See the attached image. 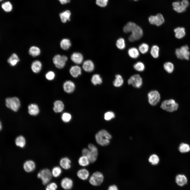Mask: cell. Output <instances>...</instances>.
Returning a JSON list of instances; mask_svg holds the SVG:
<instances>
[{"label":"cell","mask_w":190,"mask_h":190,"mask_svg":"<svg viewBox=\"0 0 190 190\" xmlns=\"http://www.w3.org/2000/svg\"><path fill=\"white\" fill-rule=\"evenodd\" d=\"M95 138L98 144L101 146H104L110 144L112 136L106 130L102 129L96 134Z\"/></svg>","instance_id":"obj_1"},{"label":"cell","mask_w":190,"mask_h":190,"mask_svg":"<svg viewBox=\"0 0 190 190\" xmlns=\"http://www.w3.org/2000/svg\"><path fill=\"white\" fill-rule=\"evenodd\" d=\"M178 107V103L173 99L164 100L162 102L160 105L161 108L169 112L177 110Z\"/></svg>","instance_id":"obj_2"},{"label":"cell","mask_w":190,"mask_h":190,"mask_svg":"<svg viewBox=\"0 0 190 190\" xmlns=\"http://www.w3.org/2000/svg\"><path fill=\"white\" fill-rule=\"evenodd\" d=\"M52 176L51 171L47 168L41 170L37 175L38 178L41 179L44 185L48 184L51 179Z\"/></svg>","instance_id":"obj_3"},{"label":"cell","mask_w":190,"mask_h":190,"mask_svg":"<svg viewBox=\"0 0 190 190\" xmlns=\"http://www.w3.org/2000/svg\"><path fill=\"white\" fill-rule=\"evenodd\" d=\"M5 102L6 107L14 112H16L18 110L20 105L19 99L15 97L7 98Z\"/></svg>","instance_id":"obj_4"},{"label":"cell","mask_w":190,"mask_h":190,"mask_svg":"<svg viewBox=\"0 0 190 190\" xmlns=\"http://www.w3.org/2000/svg\"><path fill=\"white\" fill-rule=\"evenodd\" d=\"M103 174L99 171L93 173L89 178V182L92 185L97 186L100 185L104 180Z\"/></svg>","instance_id":"obj_5"},{"label":"cell","mask_w":190,"mask_h":190,"mask_svg":"<svg viewBox=\"0 0 190 190\" xmlns=\"http://www.w3.org/2000/svg\"><path fill=\"white\" fill-rule=\"evenodd\" d=\"M189 49L187 45L182 46L180 48L176 49L175 53L177 57L182 59L188 60L190 55Z\"/></svg>","instance_id":"obj_6"},{"label":"cell","mask_w":190,"mask_h":190,"mask_svg":"<svg viewBox=\"0 0 190 190\" xmlns=\"http://www.w3.org/2000/svg\"><path fill=\"white\" fill-rule=\"evenodd\" d=\"M131 34L129 37V40L131 42L140 39L143 35L142 29L139 26H137L132 30Z\"/></svg>","instance_id":"obj_7"},{"label":"cell","mask_w":190,"mask_h":190,"mask_svg":"<svg viewBox=\"0 0 190 190\" xmlns=\"http://www.w3.org/2000/svg\"><path fill=\"white\" fill-rule=\"evenodd\" d=\"M67 60L68 58L66 56H61L59 54L56 55L53 58V62L55 66L59 69H62L64 67Z\"/></svg>","instance_id":"obj_8"},{"label":"cell","mask_w":190,"mask_h":190,"mask_svg":"<svg viewBox=\"0 0 190 190\" xmlns=\"http://www.w3.org/2000/svg\"><path fill=\"white\" fill-rule=\"evenodd\" d=\"M148 97L149 103L151 105L155 106L159 101L160 98V95L156 90H152L148 93Z\"/></svg>","instance_id":"obj_9"},{"label":"cell","mask_w":190,"mask_h":190,"mask_svg":"<svg viewBox=\"0 0 190 190\" xmlns=\"http://www.w3.org/2000/svg\"><path fill=\"white\" fill-rule=\"evenodd\" d=\"M127 83L129 85H131L133 87L140 88L142 84V80L139 74H135L131 76L128 79Z\"/></svg>","instance_id":"obj_10"},{"label":"cell","mask_w":190,"mask_h":190,"mask_svg":"<svg viewBox=\"0 0 190 190\" xmlns=\"http://www.w3.org/2000/svg\"><path fill=\"white\" fill-rule=\"evenodd\" d=\"M150 23L159 26L162 24L164 22V19L162 14L158 13L155 16H151L149 18Z\"/></svg>","instance_id":"obj_11"},{"label":"cell","mask_w":190,"mask_h":190,"mask_svg":"<svg viewBox=\"0 0 190 190\" xmlns=\"http://www.w3.org/2000/svg\"><path fill=\"white\" fill-rule=\"evenodd\" d=\"M61 186L62 188L65 190L71 189L73 186V182L72 180L68 177H65L61 181Z\"/></svg>","instance_id":"obj_12"},{"label":"cell","mask_w":190,"mask_h":190,"mask_svg":"<svg viewBox=\"0 0 190 190\" xmlns=\"http://www.w3.org/2000/svg\"><path fill=\"white\" fill-rule=\"evenodd\" d=\"M23 169L27 173L33 171L36 168L35 162L32 160H28L26 161L23 164Z\"/></svg>","instance_id":"obj_13"},{"label":"cell","mask_w":190,"mask_h":190,"mask_svg":"<svg viewBox=\"0 0 190 190\" xmlns=\"http://www.w3.org/2000/svg\"><path fill=\"white\" fill-rule=\"evenodd\" d=\"M88 148L89 149L92 157V163L95 162L97 160L98 155V150L97 147L93 144L89 143L88 144Z\"/></svg>","instance_id":"obj_14"},{"label":"cell","mask_w":190,"mask_h":190,"mask_svg":"<svg viewBox=\"0 0 190 190\" xmlns=\"http://www.w3.org/2000/svg\"><path fill=\"white\" fill-rule=\"evenodd\" d=\"M71 161L67 157H64L61 159L59 161V164L61 168L65 169H69L71 167Z\"/></svg>","instance_id":"obj_15"},{"label":"cell","mask_w":190,"mask_h":190,"mask_svg":"<svg viewBox=\"0 0 190 190\" xmlns=\"http://www.w3.org/2000/svg\"><path fill=\"white\" fill-rule=\"evenodd\" d=\"M63 87L64 90L65 92L71 93L74 91L75 86L73 82L70 80H68L64 83Z\"/></svg>","instance_id":"obj_16"},{"label":"cell","mask_w":190,"mask_h":190,"mask_svg":"<svg viewBox=\"0 0 190 190\" xmlns=\"http://www.w3.org/2000/svg\"><path fill=\"white\" fill-rule=\"evenodd\" d=\"M82 67L86 72H91L94 70V66L93 63L91 60H87L83 62Z\"/></svg>","instance_id":"obj_17"},{"label":"cell","mask_w":190,"mask_h":190,"mask_svg":"<svg viewBox=\"0 0 190 190\" xmlns=\"http://www.w3.org/2000/svg\"><path fill=\"white\" fill-rule=\"evenodd\" d=\"M71 59L74 63L77 64H81L83 60V58L82 54L80 53H73L71 55Z\"/></svg>","instance_id":"obj_18"},{"label":"cell","mask_w":190,"mask_h":190,"mask_svg":"<svg viewBox=\"0 0 190 190\" xmlns=\"http://www.w3.org/2000/svg\"><path fill=\"white\" fill-rule=\"evenodd\" d=\"M89 175V171L86 169L82 168L79 169L77 173V175L80 179L85 180L88 178Z\"/></svg>","instance_id":"obj_19"},{"label":"cell","mask_w":190,"mask_h":190,"mask_svg":"<svg viewBox=\"0 0 190 190\" xmlns=\"http://www.w3.org/2000/svg\"><path fill=\"white\" fill-rule=\"evenodd\" d=\"M71 13L68 10L63 11L59 14V16L61 21L63 23H66L67 21H70Z\"/></svg>","instance_id":"obj_20"},{"label":"cell","mask_w":190,"mask_h":190,"mask_svg":"<svg viewBox=\"0 0 190 190\" xmlns=\"http://www.w3.org/2000/svg\"><path fill=\"white\" fill-rule=\"evenodd\" d=\"M28 112L31 115L35 116L37 115L39 112L38 106L35 104H32L28 107Z\"/></svg>","instance_id":"obj_21"},{"label":"cell","mask_w":190,"mask_h":190,"mask_svg":"<svg viewBox=\"0 0 190 190\" xmlns=\"http://www.w3.org/2000/svg\"><path fill=\"white\" fill-rule=\"evenodd\" d=\"M16 145L20 148H23L26 145V141L25 137L22 135L17 137L15 140Z\"/></svg>","instance_id":"obj_22"},{"label":"cell","mask_w":190,"mask_h":190,"mask_svg":"<svg viewBox=\"0 0 190 190\" xmlns=\"http://www.w3.org/2000/svg\"><path fill=\"white\" fill-rule=\"evenodd\" d=\"M70 73L73 77H77L81 74V68L80 67L77 65L73 66L70 69Z\"/></svg>","instance_id":"obj_23"},{"label":"cell","mask_w":190,"mask_h":190,"mask_svg":"<svg viewBox=\"0 0 190 190\" xmlns=\"http://www.w3.org/2000/svg\"><path fill=\"white\" fill-rule=\"evenodd\" d=\"M53 110L56 113H59L61 112L64 110V105L63 102L61 101L57 100L54 102Z\"/></svg>","instance_id":"obj_24"},{"label":"cell","mask_w":190,"mask_h":190,"mask_svg":"<svg viewBox=\"0 0 190 190\" xmlns=\"http://www.w3.org/2000/svg\"><path fill=\"white\" fill-rule=\"evenodd\" d=\"M187 179L186 176L183 174H179L175 178V181L177 184L180 186H183L187 182Z\"/></svg>","instance_id":"obj_25"},{"label":"cell","mask_w":190,"mask_h":190,"mask_svg":"<svg viewBox=\"0 0 190 190\" xmlns=\"http://www.w3.org/2000/svg\"><path fill=\"white\" fill-rule=\"evenodd\" d=\"M172 5L174 10L178 13L183 12L186 10V8L182 6L180 1H176L173 2Z\"/></svg>","instance_id":"obj_26"},{"label":"cell","mask_w":190,"mask_h":190,"mask_svg":"<svg viewBox=\"0 0 190 190\" xmlns=\"http://www.w3.org/2000/svg\"><path fill=\"white\" fill-rule=\"evenodd\" d=\"M41 68V63L39 60H35L33 61L31 66L32 70L35 73H38L39 72Z\"/></svg>","instance_id":"obj_27"},{"label":"cell","mask_w":190,"mask_h":190,"mask_svg":"<svg viewBox=\"0 0 190 190\" xmlns=\"http://www.w3.org/2000/svg\"><path fill=\"white\" fill-rule=\"evenodd\" d=\"M78 163L80 166L85 167L89 165L91 163L89 159L87 157L82 155L79 158Z\"/></svg>","instance_id":"obj_28"},{"label":"cell","mask_w":190,"mask_h":190,"mask_svg":"<svg viewBox=\"0 0 190 190\" xmlns=\"http://www.w3.org/2000/svg\"><path fill=\"white\" fill-rule=\"evenodd\" d=\"M175 37L178 39L183 38L185 35V29L184 27H178L174 30Z\"/></svg>","instance_id":"obj_29"},{"label":"cell","mask_w":190,"mask_h":190,"mask_svg":"<svg viewBox=\"0 0 190 190\" xmlns=\"http://www.w3.org/2000/svg\"><path fill=\"white\" fill-rule=\"evenodd\" d=\"M129 56L133 59L137 58L139 55V50L135 47H132L130 48L128 51Z\"/></svg>","instance_id":"obj_30"},{"label":"cell","mask_w":190,"mask_h":190,"mask_svg":"<svg viewBox=\"0 0 190 190\" xmlns=\"http://www.w3.org/2000/svg\"><path fill=\"white\" fill-rule=\"evenodd\" d=\"M137 25L132 22L127 23L124 27L123 30L126 33L131 32L132 30L137 26Z\"/></svg>","instance_id":"obj_31"},{"label":"cell","mask_w":190,"mask_h":190,"mask_svg":"<svg viewBox=\"0 0 190 190\" xmlns=\"http://www.w3.org/2000/svg\"><path fill=\"white\" fill-rule=\"evenodd\" d=\"M20 61L17 55L15 53L13 54L7 60L8 62L12 66L15 65Z\"/></svg>","instance_id":"obj_32"},{"label":"cell","mask_w":190,"mask_h":190,"mask_svg":"<svg viewBox=\"0 0 190 190\" xmlns=\"http://www.w3.org/2000/svg\"><path fill=\"white\" fill-rule=\"evenodd\" d=\"M124 83V80L122 76L120 74H117L115 76V78L113 82V84L116 87L121 86Z\"/></svg>","instance_id":"obj_33"},{"label":"cell","mask_w":190,"mask_h":190,"mask_svg":"<svg viewBox=\"0 0 190 190\" xmlns=\"http://www.w3.org/2000/svg\"><path fill=\"white\" fill-rule=\"evenodd\" d=\"M71 43L69 40L67 39H64L62 40L60 43L61 48L64 50L68 49L70 47Z\"/></svg>","instance_id":"obj_34"},{"label":"cell","mask_w":190,"mask_h":190,"mask_svg":"<svg viewBox=\"0 0 190 190\" xmlns=\"http://www.w3.org/2000/svg\"><path fill=\"white\" fill-rule=\"evenodd\" d=\"M62 172L61 167L58 166L54 167L51 171L52 176L55 178L59 177L61 175Z\"/></svg>","instance_id":"obj_35"},{"label":"cell","mask_w":190,"mask_h":190,"mask_svg":"<svg viewBox=\"0 0 190 190\" xmlns=\"http://www.w3.org/2000/svg\"><path fill=\"white\" fill-rule=\"evenodd\" d=\"M91 82L93 84L96 85L101 84L102 83V79L99 75L95 74L92 76Z\"/></svg>","instance_id":"obj_36"},{"label":"cell","mask_w":190,"mask_h":190,"mask_svg":"<svg viewBox=\"0 0 190 190\" xmlns=\"http://www.w3.org/2000/svg\"><path fill=\"white\" fill-rule=\"evenodd\" d=\"M29 53L30 55L33 57H35L39 55L40 53V49L35 46L31 47L29 50Z\"/></svg>","instance_id":"obj_37"},{"label":"cell","mask_w":190,"mask_h":190,"mask_svg":"<svg viewBox=\"0 0 190 190\" xmlns=\"http://www.w3.org/2000/svg\"><path fill=\"white\" fill-rule=\"evenodd\" d=\"M1 7L6 12H11L13 8L12 5L9 1L5 2L2 4Z\"/></svg>","instance_id":"obj_38"},{"label":"cell","mask_w":190,"mask_h":190,"mask_svg":"<svg viewBox=\"0 0 190 190\" xmlns=\"http://www.w3.org/2000/svg\"><path fill=\"white\" fill-rule=\"evenodd\" d=\"M159 48L156 45L153 46L151 49L150 54L151 56L154 58H158L159 55Z\"/></svg>","instance_id":"obj_39"},{"label":"cell","mask_w":190,"mask_h":190,"mask_svg":"<svg viewBox=\"0 0 190 190\" xmlns=\"http://www.w3.org/2000/svg\"><path fill=\"white\" fill-rule=\"evenodd\" d=\"M179 150L182 153L187 152L190 151V146L187 144L182 143L179 146Z\"/></svg>","instance_id":"obj_40"},{"label":"cell","mask_w":190,"mask_h":190,"mask_svg":"<svg viewBox=\"0 0 190 190\" xmlns=\"http://www.w3.org/2000/svg\"><path fill=\"white\" fill-rule=\"evenodd\" d=\"M116 45L117 47L119 49L122 50L125 47V40L122 38H120L117 41Z\"/></svg>","instance_id":"obj_41"},{"label":"cell","mask_w":190,"mask_h":190,"mask_svg":"<svg viewBox=\"0 0 190 190\" xmlns=\"http://www.w3.org/2000/svg\"><path fill=\"white\" fill-rule=\"evenodd\" d=\"M134 69L137 71L142 72L145 68V66L143 63L141 61H138L133 66Z\"/></svg>","instance_id":"obj_42"},{"label":"cell","mask_w":190,"mask_h":190,"mask_svg":"<svg viewBox=\"0 0 190 190\" xmlns=\"http://www.w3.org/2000/svg\"><path fill=\"white\" fill-rule=\"evenodd\" d=\"M164 67L165 70L169 73L172 72L174 69L173 64L170 62L165 63L164 65Z\"/></svg>","instance_id":"obj_43"},{"label":"cell","mask_w":190,"mask_h":190,"mask_svg":"<svg viewBox=\"0 0 190 190\" xmlns=\"http://www.w3.org/2000/svg\"><path fill=\"white\" fill-rule=\"evenodd\" d=\"M149 49L148 45L145 43H143L140 45L139 47V50L142 54H144L148 52Z\"/></svg>","instance_id":"obj_44"},{"label":"cell","mask_w":190,"mask_h":190,"mask_svg":"<svg viewBox=\"0 0 190 190\" xmlns=\"http://www.w3.org/2000/svg\"><path fill=\"white\" fill-rule=\"evenodd\" d=\"M82 155L87 157L89 159L90 163H92V157L90 151L88 148H84L82 150Z\"/></svg>","instance_id":"obj_45"},{"label":"cell","mask_w":190,"mask_h":190,"mask_svg":"<svg viewBox=\"0 0 190 190\" xmlns=\"http://www.w3.org/2000/svg\"><path fill=\"white\" fill-rule=\"evenodd\" d=\"M149 161L152 164L156 165L159 162V158L157 155L154 154L150 157Z\"/></svg>","instance_id":"obj_46"},{"label":"cell","mask_w":190,"mask_h":190,"mask_svg":"<svg viewBox=\"0 0 190 190\" xmlns=\"http://www.w3.org/2000/svg\"><path fill=\"white\" fill-rule=\"evenodd\" d=\"M62 121L65 123L69 122L71 120L72 116L69 113L65 112L63 114L61 117Z\"/></svg>","instance_id":"obj_47"},{"label":"cell","mask_w":190,"mask_h":190,"mask_svg":"<svg viewBox=\"0 0 190 190\" xmlns=\"http://www.w3.org/2000/svg\"><path fill=\"white\" fill-rule=\"evenodd\" d=\"M114 113L111 111L107 112L104 114V119L106 121H109L115 117Z\"/></svg>","instance_id":"obj_48"},{"label":"cell","mask_w":190,"mask_h":190,"mask_svg":"<svg viewBox=\"0 0 190 190\" xmlns=\"http://www.w3.org/2000/svg\"><path fill=\"white\" fill-rule=\"evenodd\" d=\"M58 186L55 182H52L48 184L47 185L45 190H56Z\"/></svg>","instance_id":"obj_49"},{"label":"cell","mask_w":190,"mask_h":190,"mask_svg":"<svg viewBox=\"0 0 190 190\" xmlns=\"http://www.w3.org/2000/svg\"><path fill=\"white\" fill-rule=\"evenodd\" d=\"M108 1V0H96V3L99 6L104 7L107 6Z\"/></svg>","instance_id":"obj_50"},{"label":"cell","mask_w":190,"mask_h":190,"mask_svg":"<svg viewBox=\"0 0 190 190\" xmlns=\"http://www.w3.org/2000/svg\"><path fill=\"white\" fill-rule=\"evenodd\" d=\"M55 77V73L51 71L48 72L45 75L46 78L49 80H53L54 78Z\"/></svg>","instance_id":"obj_51"},{"label":"cell","mask_w":190,"mask_h":190,"mask_svg":"<svg viewBox=\"0 0 190 190\" xmlns=\"http://www.w3.org/2000/svg\"><path fill=\"white\" fill-rule=\"evenodd\" d=\"M181 3L182 6L186 8L188 7L189 4L188 0H183Z\"/></svg>","instance_id":"obj_52"},{"label":"cell","mask_w":190,"mask_h":190,"mask_svg":"<svg viewBox=\"0 0 190 190\" xmlns=\"http://www.w3.org/2000/svg\"><path fill=\"white\" fill-rule=\"evenodd\" d=\"M108 190H118V189L116 185H112L109 186Z\"/></svg>","instance_id":"obj_53"},{"label":"cell","mask_w":190,"mask_h":190,"mask_svg":"<svg viewBox=\"0 0 190 190\" xmlns=\"http://www.w3.org/2000/svg\"><path fill=\"white\" fill-rule=\"evenodd\" d=\"M60 3L62 4H66L69 3L70 0H58Z\"/></svg>","instance_id":"obj_54"},{"label":"cell","mask_w":190,"mask_h":190,"mask_svg":"<svg viewBox=\"0 0 190 190\" xmlns=\"http://www.w3.org/2000/svg\"><path fill=\"white\" fill-rule=\"evenodd\" d=\"M2 124H1V122H0V130H2Z\"/></svg>","instance_id":"obj_55"},{"label":"cell","mask_w":190,"mask_h":190,"mask_svg":"<svg viewBox=\"0 0 190 190\" xmlns=\"http://www.w3.org/2000/svg\"><path fill=\"white\" fill-rule=\"evenodd\" d=\"M134 0L135 1H137L139 0Z\"/></svg>","instance_id":"obj_56"},{"label":"cell","mask_w":190,"mask_h":190,"mask_svg":"<svg viewBox=\"0 0 190 190\" xmlns=\"http://www.w3.org/2000/svg\"><path fill=\"white\" fill-rule=\"evenodd\" d=\"M3 0H0V1H3Z\"/></svg>","instance_id":"obj_57"}]
</instances>
